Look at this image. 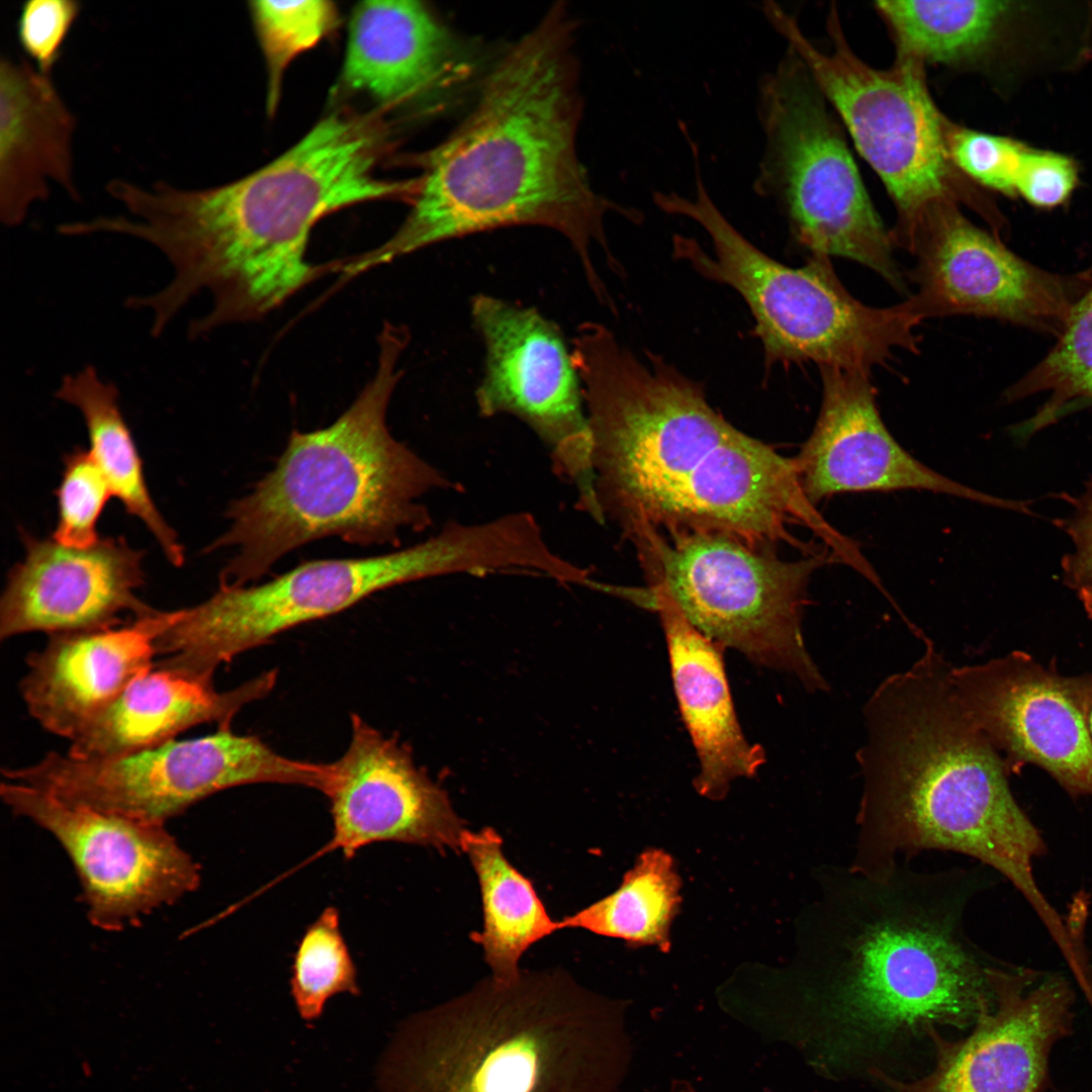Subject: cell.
I'll use <instances>...</instances> for the list:
<instances>
[{
    "instance_id": "obj_32",
    "label": "cell",
    "mask_w": 1092,
    "mask_h": 1092,
    "mask_svg": "<svg viewBox=\"0 0 1092 1092\" xmlns=\"http://www.w3.org/2000/svg\"><path fill=\"white\" fill-rule=\"evenodd\" d=\"M291 995L303 1020L317 1019L340 993H359L357 972L336 908H327L302 936L295 953Z\"/></svg>"
},
{
    "instance_id": "obj_7",
    "label": "cell",
    "mask_w": 1092,
    "mask_h": 1092,
    "mask_svg": "<svg viewBox=\"0 0 1092 1092\" xmlns=\"http://www.w3.org/2000/svg\"><path fill=\"white\" fill-rule=\"evenodd\" d=\"M633 1058L627 1003L561 969L489 978L402 1020L379 1092H617Z\"/></svg>"
},
{
    "instance_id": "obj_2",
    "label": "cell",
    "mask_w": 1092,
    "mask_h": 1092,
    "mask_svg": "<svg viewBox=\"0 0 1092 1092\" xmlns=\"http://www.w3.org/2000/svg\"><path fill=\"white\" fill-rule=\"evenodd\" d=\"M594 441L599 505L624 538L715 534L760 551L807 547L803 526L833 552L848 539L806 495L794 458L733 427L702 386L658 355L647 361L602 324L573 342Z\"/></svg>"
},
{
    "instance_id": "obj_4",
    "label": "cell",
    "mask_w": 1092,
    "mask_h": 1092,
    "mask_svg": "<svg viewBox=\"0 0 1092 1092\" xmlns=\"http://www.w3.org/2000/svg\"><path fill=\"white\" fill-rule=\"evenodd\" d=\"M908 669L876 689L864 708L866 743L857 752L863 784L849 868L885 878L900 855L958 852L1004 876L1021 893L1053 941L1068 921L1033 876L1048 847L1008 785L1004 762L973 722L951 680L952 667L925 638Z\"/></svg>"
},
{
    "instance_id": "obj_5",
    "label": "cell",
    "mask_w": 1092,
    "mask_h": 1092,
    "mask_svg": "<svg viewBox=\"0 0 1092 1092\" xmlns=\"http://www.w3.org/2000/svg\"><path fill=\"white\" fill-rule=\"evenodd\" d=\"M979 868L923 872L898 866L881 879L849 867L822 874L799 999L760 1018L774 1041L814 1022L891 1040L933 1027L974 1025L993 1003L996 963L966 934L964 918L986 886Z\"/></svg>"
},
{
    "instance_id": "obj_8",
    "label": "cell",
    "mask_w": 1092,
    "mask_h": 1092,
    "mask_svg": "<svg viewBox=\"0 0 1092 1092\" xmlns=\"http://www.w3.org/2000/svg\"><path fill=\"white\" fill-rule=\"evenodd\" d=\"M692 152L695 195L657 191L653 201L665 213L690 218L708 234L712 256L681 235L673 237L674 254L743 297L756 323L766 368L809 361L870 374L897 348L918 351L915 329L922 320L909 301L869 306L845 289L829 257L812 255L805 266L794 268L762 253L718 208L702 178L698 147Z\"/></svg>"
},
{
    "instance_id": "obj_41",
    "label": "cell",
    "mask_w": 1092,
    "mask_h": 1092,
    "mask_svg": "<svg viewBox=\"0 0 1092 1092\" xmlns=\"http://www.w3.org/2000/svg\"><path fill=\"white\" fill-rule=\"evenodd\" d=\"M1089 730H1090V733H1091V736H1092V710H1091L1090 716H1089Z\"/></svg>"
},
{
    "instance_id": "obj_26",
    "label": "cell",
    "mask_w": 1092,
    "mask_h": 1092,
    "mask_svg": "<svg viewBox=\"0 0 1092 1092\" xmlns=\"http://www.w3.org/2000/svg\"><path fill=\"white\" fill-rule=\"evenodd\" d=\"M646 599L661 621L680 714L700 760L695 789L705 798L721 800L734 780L757 772L765 761L764 750L742 733L723 647L687 619L663 586L648 585Z\"/></svg>"
},
{
    "instance_id": "obj_21",
    "label": "cell",
    "mask_w": 1092,
    "mask_h": 1092,
    "mask_svg": "<svg viewBox=\"0 0 1092 1092\" xmlns=\"http://www.w3.org/2000/svg\"><path fill=\"white\" fill-rule=\"evenodd\" d=\"M351 724L350 744L330 763L323 791L331 803V847L347 857L381 841L459 850L465 827L446 793L395 739L356 714Z\"/></svg>"
},
{
    "instance_id": "obj_38",
    "label": "cell",
    "mask_w": 1092,
    "mask_h": 1092,
    "mask_svg": "<svg viewBox=\"0 0 1092 1092\" xmlns=\"http://www.w3.org/2000/svg\"><path fill=\"white\" fill-rule=\"evenodd\" d=\"M1073 512L1061 522L1073 542L1062 561L1065 581L1075 588L1092 583V477L1084 492L1071 499Z\"/></svg>"
},
{
    "instance_id": "obj_19",
    "label": "cell",
    "mask_w": 1092,
    "mask_h": 1092,
    "mask_svg": "<svg viewBox=\"0 0 1092 1092\" xmlns=\"http://www.w3.org/2000/svg\"><path fill=\"white\" fill-rule=\"evenodd\" d=\"M992 1007L958 1040L935 1027L929 1074L911 1082L883 1076L893 1092H1045L1054 1045L1073 1031L1075 992L1064 976L1003 963L988 970Z\"/></svg>"
},
{
    "instance_id": "obj_16",
    "label": "cell",
    "mask_w": 1092,
    "mask_h": 1092,
    "mask_svg": "<svg viewBox=\"0 0 1092 1092\" xmlns=\"http://www.w3.org/2000/svg\"><path fill=\"white\" fill-rule=\"evenodd\" d=\"M3 802L51 833L71 859L89 921L106 931L139 924L194 892L200 867L166 829L2 783Z\"/></svg>"
},
{
    "instance_id": "obj_28",
    "label": "cell",
    "mask_w": 1092,
    "mask_h": 1092,
    "mask_svg": "<svg viewBox=\"0 0 1092 1092\" xmlns=\"http://www.w3.org/2000/svg\"><path fill=\"white\" fill-rule=\"evenodd\" d=\"M460 850L474 869L482 901L483 927L471 937L482 946L491 977L512 982L522 973L524 952L560 930L559 921L549 916L532 882L507 859L493 828L465 829Z\"/></svg>"
},
{
    "instance_id": "obj_9",
    "label": "cell",
    "mask_w": 1092,
    "mask_h": 1092,
    "mask_svg": "<svg viewBox=\"0 0 1092 1092\" xmlns=\"http://www.w3.org/2000/svg\"><path fill=\"white\" fill-rule=\"evenodd\" d=\"M761 9L887 189L897 211L890 232L894 244L908 250L925 216L945 203L972 208L994 233L1003 229L1004 218L993 201L950 161L948 119L930 95L924 64L902 55L890 69L866 64L850 49L835 7L826 19L832 46L828 52L816 48L795 17L776 2H763Z\"/></svg>"
},
{
    "instance_id": "obj_10",
    "label": "cell",
    "mask_w": 1092,
    "mask_h": 1092,
    "mask_svg": "<svg viewBox=\"0 0 1092 1092\" xmlns=\"http://www.w3.org/2000/svg\"><path fill=\"white\" fill-rule=\"evenodd\" d=\"M757 115L764 148L753 186L782 205L799 244L812 255L854 260L903 291L891 233L870 199L839 122L790 48L759 81Z\"/></svg>"
},
{
    "instance_id": "obj_22",
    "label": "cell",
    "mask_w": 1092,
    "mask_h": 1092,
    "mask_svg": "<svg viewBox=\"0 0 1092 1092\" xmlns=\"http://www.w3.org/2000/svg\"><path fill=\"white\" fill-rule=\"evenodd\" d=\"M25 557L10 571L0 601V638L50 636L119 625L155 610L135 592L145 583L144 553L122 537L77 548L23 534Z\"/></svg>"
},
{
    "instance_id": "obj_14",
    "label": "cell",
    "mask_w": 1092,
    "mask_h": 1092,
    "mask_svg": "<svg viewBox=\"0 0 1092 1092\" xmlns=\"http://www.w3.org/2000/svg\"><path fill=\"white\" fill-rule=\"evenodd\" d=\"M471 316L485 349L475 393L479 415L525 423L547 448L557 475L575 488L578 508L604 524L582 384L558 326L534 307L488 294L472 299Z\"/></svg>"
},
{
    "instance_id": "obj_17",
    "label": "cell",
    "mask_w": 1092,
    "mask_h": 1092,
    "mask_svg": "<svg viewBox=\"0 0 1092 1092\" xmlns=\"http://www.w3.org/2000/svg\"><path fill=\"white\" fill-rule=\"evenodd\" d=\"M916 257L909 298L922 318L948 315L994 317L1057 335L1092 275L1043 271L1008 250L945 203L930 211L908 250Z\"/></svg>"
},
{
    "instance_id": "obj_24",
    "label": "cell",
    "mask_w": 1092,
    "mask_h": 1092,
    "mask_svg": "<svg viewBox=\"0 0 1092 1092\" xmlns=\"http://www.w3.org/2000/svg\"><path fill=\"white\" fill-rule=\"evenodd\" d=\"M476 61L427 4L365 1L351 16L340 87L396 106L449 92L472 76Z\"/></svg>"
},
{
    "instance_id": "obj_33",
    "label": "cell",
    "mask_w": 1092,
    "mask_h": 1092,
    "mask_svg": "<svg viewBox=\"0 0 1092 1092\" xmlns=\"http://www.w3.org/2000/svg\"><path fill=\"white\" fill-rule=\"evenodd\" d=\"M252 18L269 73V106L276 103L285 68L337 24L330 1H253Z\"/></svg>"
},
{
    "instance_id": "obj_31",
    "label": "cell",
    "mask_w": 1092,
    "mask_h": 1092,
    "mask_svg": "<svg viewBox=\"0 0 1092 1092\" xmlns=\"http://www.w3.org/2000/svg\"><path fill=\"white\" fill-rule=\"evenodd\" d=\"M1051 352L1007 393L1011 399L1039 391L1050 398L1020 429L1027 434L1051 424L1080 401H1092V284L1072 306Z\"/></svg>"
},
{
    "instance_id": "obj_15",
    "label": "cell",
    "mask_w": 1092,
    "mask_h": 1092,
    "mask_svg": "<svg viewBox=\"0 0 1092 1092\" xmlns=\"http://www.w3.org/2000/svg\"><path fill=\"white\" fill-rule=\"evenodd\" d=\"M875 8L898 55L976 69L1012 88L1092 60V17L1081 1L882 0Z\"/></svg>"
},
{
    "instance_id": "obj_30",
    "label": "cell",
    "mask_w": 1092,
    "mask_h": 1092,
    "mask_svg": "<svg viewBox=\"0 0 1092 1092\" xmlns=\"http://www.w3.org/2000/svg\"><path fill=\"white\" fill-rule=\"evenodd\" d=\"M681 880L673 857L649 848L610 895L559 920L560 929L582 928L620 938L633 947L670 948V928L679 910Z\"/></svg>"
},
{
    "instance_id": "obj_39",
    "label": "cell",
    "mask_w": 1092,
    "mask_h": 1092,
    "mask_svg": "<svg viewBox=\"0 0 1092 1092\" xmlns=\"http://www.w3.org/2000/svg\"><path fill=\"white\" fill-rule=\"evenodd\" d=\"M1078 594L1086 613L1092 619V583L1078 588Z\"/></svg>"
},
{
    "instance_id": "obj_23",
    "label": "cell",
    "mask_w": 1092,
    "mask_h": 1092,
    "mask_svg": "<svg viewBox=\"0 0 1092 1092\" xmlns=\"http://www.w3.org/2000/svg\"><path fill=\"white\" fill-rule=\"evenodd\" d=\"M180 612L155 610L122 626L51 635L28 656L20 682L29 714L49 732L73 740L155 667L157 640Z\"/></svg>"
},
{
    "instance_id": "obj_13",
    "label": "cell",
    "mask_w": 1092,
    "mask_h": 1092,
    "mask_svg": "<svg viewBox=\"0 0 1092 1092\" xmlns=\"http://www.w3.org/2000/svg\"><path fill=\"white\" fill-rule=\"evenodd\" d=\"M2 772L7 781L69 804L166 825L196 803L237 786L279 783L323 791L329 765L285 757L226 725L206 736L173 739L111 759L49 752L31 765Z\"/></svg>"
},
{
    "instance_id": "obj_36",
    "label": "cell",
    "mask_w": 1092,
    "mask_h": 1092,
    "mask_svg": "<svg viewBox=\"0 0 1092 1092\" xmlns=\"http://www.w3.org/2000/svg\"><path fill=\"white\" fill-rule=\"evenodd\" d=\"M81 10L82 4L76 0H29L22 4L17 39L39 72L52 75Z\"/></svg>"
},
{
    "instance_id": "obj_12",
    "label": "cell",
    "mask_w": 1092,
    "mask_h": 1092,
    "mask_svg": "<svg viewBox=\"0 0 1092 1092\" xmlns=\"http://www.w3.org/2000/svg\"><path fill=\"white\" fill-rule=\"evenodd\" d=\"M448 557L434 537L386 554L306 561L264 583L219 585L181 609L157 640L158 666L212 682L215 669L298 625L342 612L365 598L443 576Z\"/></svg>"
},
{
    "instance_id": "obj_27",
    "label": "cell",
    "mask_w": 1092,
    "mask_h": 1092,
    "mask_svg": "<svg viewBox=\"0 0 1092 1092\" xmlns=\"http://www.w3.org/2000/svg\"><path fill=\"white\" fill-rule=\"evenodd\" d=\"M269 671L235 689L217 692L212 682L155 667L140 676L73 740L67 752L83 760H103L147 750L203 723L231 725L247 704L274 687Z\"/></svg>"
},
{
    "instance_id": "obj_1",
    "label": "cell",
    "mask_w": 1092,
    "mask_h": 1092,
    "mask_svg": "<svg viewBox=\"0 0 1092 1092\" xmlns=\"http://www.w3.org/2000/svg\"><path fill=\"white\" fill-rule=\"evenodd\" d=\"M389 140L376 115L337 109L280 157L223 185L184 188L112 178L105 190L126 214L93 217L87 229L146 242L170 262L169 283L126 301L150 312L154 335L201 291L211 293L212 308L191 323L192 337L256 321L334 272L337 261L314 265L306 259L310 232L322 217L365 201L413 198L417 178L377 174Z\"/></svg>"
},
{
    "instance_id": "obj_37",
    "label": "cell",
    "mask_w": 1092,
    "mask_h": 1092,
    "mask_svg": "<svg viewBox=\"0 0 1092 1092\" xmlns=\"http://www.w3.org/2000/svg\"><path fill=\"white\" fill-rule=\"evenodd\" d=\"M1079 180L1080 168L1073 157L1028 146L1015 194L1034 207L1052 209L1069 201Z\"/></svg>"
},
{
    "instance_id": "obj_29",
    "label": "cell",
    "mask_w": 1092,
    "mask_h": 1092,
    "mask_svg": "<svg viewBox=\"0 0 1092 1092\" xmlns=\"http://www.w3.org/2000/svg\"><path fill=\"white\" fill-rule=\"evenodd\" d=\"M56 397L78 408L83 417L95 463L106 477L113 496L140 519L175 566L184 562V550L151 497L143 462L119 406L114 383L105 381L94 366L67 374Z\"/></svg>"
},
{
    "instance_id": "obj_11",
    "label": "cell",
    "mask_w": 1092,
    "mask_h": 1092,
    "mask_svg": "<svg viewBox=\"0 0 1092 1092\" xmlns=\"http://www.w3.org/2000/svg\"><path fill=\"white\" fill-rule=\"evenodd\" d=\"M648 585H661L687 619L722 647L793 673L809 691L827 684L806 650L801 621L807 587L826 554L798 560L715 534L665 537L643 529L626 538Z\"/></svg>"
},
{
    "instance_id": "obj_35",
    "label": "cell",
    "mask_w": 1092,
    "mask_h": 1092,
    "mask_svg": "<svg viewBox=\"0 0 1092 1092\" xmlns=\"http://www.w3.org/2000/svg\"><path fill=\"white\" fill-rule=\"evenodd\" d=\"M945 141L951 163L977 186L1015 198V184L1029 145L947 120Z\"/></svg>"
},
{
    "instance_id": "obj_40",
    "label": "cell",
    "mask_w": 1092,
    "mask_h": 1092,
    "mask_svg": "<svg viewBox=\"0 0 1092 1092\" xmlns=\"http://www.w3.org/2000/svg\"><path fill=\"white\" fill-rule=\"evenodd\" d=\"M668 1092H697L696 1089L686 1081H675L671 1084Z\"/></svg>"
},
{
    "instance_id": "obj_20",
    "label": "cell",
    "mask_w": 1092,
    "mask_h": 1092,
    "mask_svg": "<svg viewBox=\"0 0 1092 1092\" xmlns=\"http://www.w3.org/2000/svg\"><path fill=\"white\" fill-rule=\"evenodd\" d=\"M819 368L821 407L812 433L794 457L812 504L836 494L915 489L1016 507L940 474L904 449L880 416L869 373Z\"/></svg>"
},
{
    "instance_id": "obj_34",
    "label": "cell",
    "mask_w": 1092,
    "mask_h": 1092,
    "mask_svg": "<svg viewBox=\"0 0 1092 1092\" xmlns=\"http://www.w3.org/2000/svg\"><path fill=\"white\" fill-rule=\"evenodd\" d=\"M112 495L106 477L89 451L78 449L67 454L57 489L59 511L53 539L77 548L96 544L101 539L98 520Z\"/></svg>"
},
{
    "instance_id": "obj_3",
    "label": "cell",
    "mask_w": 1092,
    "mask_h": 1092,
    "mask_svg": "<svg viewBox=\"0 0 1092 1092\" xmlns=\"http://www.w3.org/2000/svg\"><path fill=\"white\" fill-rule=\"evenodd\" d=\"M575 23L557 3L489 68L477 101L441 144L425 154L411 210L382 245L351 258L358 275L442 241L515 225H539L564 236L597 297L612 298L590 250L616 259L604 218L641 212L593 188L577 154L582 115Z\"/></svg>"
},
{
    "instance_id": "obj_18",
    "label": "cell",
    "mask_w": 1092,
    "mask_h": 1092,
    "mask_svg": "<svg viewBox=\"0 0 1092 1092\" xmlns=\"http://www.w3.org/2000/svg\"><path fill=\"white\" fill-rule=\"evenodd\" d=\"M951 680L1008 774L1035 764L1070 795H1092V675L1065 676L1015 651L952 667Z\"/></svg>"
},
{
    "instance_id": "obj_6",
    "label": "cell",
    "mask_w": 1092,
    "mask_h": 1092,
    "mask_svg": "<svg viewBox=\"0 0 1092 1092\" xmlns=\"http://www.w3.org/2000/svg\"><path fill=\"white\" fill-rule=\"evenodd\" d=\"M407 343L404 327L386 324L376 373L353 403L326 428L292 431L274 468L230 505V528L207 548H236L219 585L255 582L284 555L322 538L398 547L403 532L430 527L426 494L460 488L387 428Z\"/></svg>"
},
{
    "instance_id": "obj_25",
    "label": "cell",
    "mask_w": 1092,
    "mask_h": 1092,
    "mask_svg": "<svg viewBox=\"0 0 1092 1092\" xmlns=\"http://www.w3.org/2000/svg\"><path fill=\"white\" fill-rule=\"evenodd\" d=\"M77 119L52 75L26 58L0 59V219L20 224L53 185L81 200L75 175Z\"/></svg>"
}]
</instances>
